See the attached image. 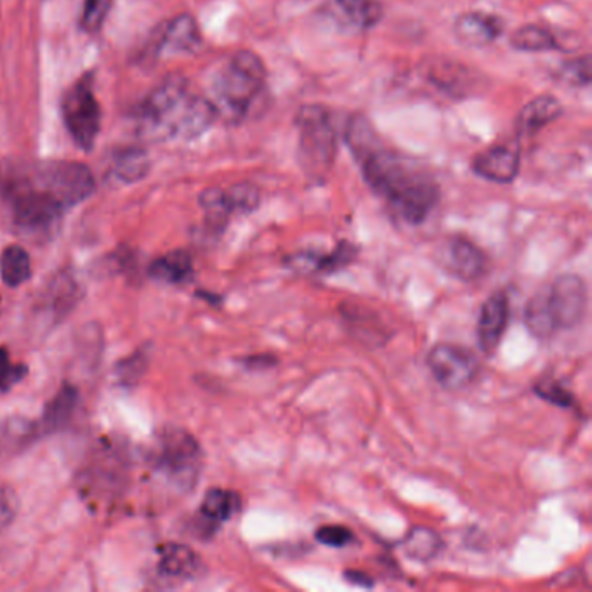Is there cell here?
I'll return each instance as SVG.
<instances>
[{
    "instance_id": "obj_6",
    "label": "cell",
    "mask_w": 592,
    "mask_h": 592,
    "mask_svg": "<svg viewBox=\"0 0 592 592\" xmlns=\"http://www.w3.org/2000/svg\"><path fill=\"white\" fill-rule=\"evenodd\" d=\"M297 155L304 172L323 179L334 167L337 157V132L329 108L306 105L297 113Z\"/></svg>"
},
{
    "instance_id": "obj_26",
    "label": "cell",
    "mask_w": 592,
    "mask_h": 592,
    "mask_svg": "<svg viewBox=\"0 0 592 592\" xmlns=\"http://www.w3.org/2000/svg\"><path fill=\"white\" fill-rule=\"evenodd\" d=\"M226 193L230 197L231 207L235 212L249 214L256 211L261 204V191L252 183H238L231 186L230 190H226Z\"/></svg>"
},
{
    "instance_id": "obj_2",
    "label": "cell",
    "mask_w": 592,
    "mask_h": 592,
    "mask_svg": "<svg viewBox=\"0 0 592 592\" xmlns=\"http://www.w3.org/2000/svg\"><path fill=\"white\" fill-rule=\"evenodd\" d=\"M346 143L362 167L367 185L384 198L408 224L428 219L440 198L433 179L414 171L395 153L382 146L374 127L362 115H355L346 127Z\"/></svg>"
},
{
    "instance_id": "obj_17",
    "label": "cell",
    "mask_w": 592,
    "mask_h": 592,
    "mask_svg": "<svg viewBox=\"0 0 592 592\" xmlns=\"http://www.w3.org/2000/svg\"><path fill=\"white\" fill-rule=\"evenodd\" d=\"M150 275L165 283H186L193 277V261L186 250H174L157 259Z\"/></svg>"
},
{
    "instance_id": "obj_9",
    "label": "cell",
    "mask_w": 592,
    "mask_h": 592,
    "mask_svg": "<svg viewBox=\"0 0 592 592\" xmlns=\"http://www.w3.org/2000/svg\"><path fill=\"white\" fill-rule=\"evenodd\" d=\"M428 367L443 388L461 389L474 381L480 363L469 349L455 344H436L429 351Z\"/></svg>"
},
{
    "instance_id": "obj_12",
    "label": "cell",
    "mask_w": 592,
    "mask_h": 592,
    "mask_svg": "<svg viewBox=\"0 0 592 592\" xmlns=\"http://www.w3.org/2000/svg\"><path fill=\"white\" fill-rule=\"evenodd\" d=\"M504 32V21L495 14L464 13L455 20L454 33L462 46L485 47L499 39Z\"/></svg>"
},
{
    "instance_id": "obj_34",
    "label": "cell",
    "mask_w": 592,
    "mask_h": 592,
    "mask_svg": "<svg viewBox=\"0 0 592 592\" xmlns=\"http://www.w3.org/2000/svg\"><path fill=\"white\" fill-rule=\"evenodd\" d=\"M355 254V247H351L349 244H341L330 256L322 257L318 261V270L334 271L337 268H343V266L353 261Z\"/></svg>"
},
{
    "instance_id": "obj_19",
    "label": "cell",
    "mask_w": 592,
    "mask_h": 592,
    "mask_svg": "<svg viewBox=\"0 0 592 592\" xmlns=\"http://www.w3.org/2000/svg\"><path fill=\"white\" fill-rule=\"evenodd\" d=\"M242 507L240 495L223 490V488H212L205 494L204 502L200 506V513L205 520L211 521L214 525L231 520Z\"/></svg>"
},
{
    "instance_id": "obj_8",
    "label": "cell",
    "mask_w": 592,
    "mask_h": 592,
    "mask_svg": "<svg viewBox=\"0 0 592 592\" xmlns=\"http://www.w3.org/2000/svg\"><path fill=\"white\" fill-rule=\"evenodd\" d=\"M66 129L75 145L91 150L99 134L101 110L93 91V75H84L63 96L61 103Z\"/></svg>"
},
{
    "instance_id": "obj_4",
    "label": "cell",
    "mask_w": 592,
    "mask_h": 592,
    "mask_svg": "<svg viewBox=\"0 0 592 592\" xmlns=\"http://www.w3.org/2000/svg\"><path fill=\"white\" fill-rule=\"evenodd\" d=\"M587 285L577 275H561L540 287L527 304L525 323L532 336L549 339L556 332L575 329L587 313Z\"/></svg>"
},
{
    "instance_id": "obj_15",
    "label": "cell",
    "mask_w": 592,
    "mask_h": 592,
    "mask_svg": "<svg viewBox=\"0 0 592 592\" xmlns=\"http://www.w3.org/2000/svg\"><path fill=\"white\" fill-rule=\"evenodd\" d=\"M450 266L464 282H474L483 275L487 259L476 245L464 237H455L448 247Z\"/></svg>"
},
{
    "instance_id": "obj_28",
    "label": "cell",
    "mask_w": 592,
    "mask_h": 592,
    "mask_svg": "<svg viewBox=\"0 0 592 592\" xmlns=\"http://www.w3.org/2000/svg\"><path fill=\"white\" fill-rule=\"evenodd\" d=\"M112 2L113 0H86L82 11V28L89 33L101 30L106 16L110 13Z\"/></svg>"
},
{
    "instance_id": "obj_11",
    "label": "cell",
    "mask_w": 592,
    "mask_h": 592,
    "mask_svg": "<svg viewBox=\"0 0 592 592\" xmlns=\"http://www.w3.org/2000/svg\"><path fill=\"white\" fill-rule=\"evenodd\" d=\"M473 171L492 183L509 185L520 174V152L509 145L492 146L474 157Z\"/></svg>"
},
{
    "instance_id": "obj_18",
    "label": "cell",
    "mask_w": 592,
    "mask_h": 592,
    "mask_svg": "<svg viewBox=\"0 0 592 592\" xmlns=\"http://www.w3.org/2000/svg\"><path fill=\"white\" fill-rule=\"evenodd\" d=\"M77 402H79L77 389L70 386V384H65L58 391V395L47 403L44 415H42V428H44V431L54 433V431L66 426V422L70 421L73 410L77 407Z\"/></svg>"
},
{
    "instance_id": "obj_35",
    "label": "cell",
    "mask_w": 592,
    "mask_h": 592,
    "mask_svg": "<svg viewBox=\"0 0 592 592\" xmlns=\"http://www.w3.org/2000/svg\"><path fill=\"white\" fill-rule=\"evenodd\" d=\"M244 363L249 367H257V365L259 367H271L275 363V358H271L270 355H259V358L252 356V358H247Z\"/></svg>"
},
{
    "instance_id": "obj_36",
    "label": "cell",
    "mask_w": 592,
    "mask_h": 592,
    "mask_svg": "<svg viewBox=\"0 0 592 592\" xmlns=\"http://www.w3.org/2000/svg\"><path fill=\"white\" fill-rule=\"evenodd\" d=\"M346 577H348V580H351V582L358 584V586L369 587L374 584L369 575H363V573L360 572H346Z\"/></svg>"
},
{
    "instance_id": "obj_30",
    "label": "cell",
    "mask_w": 592,
    "mask_h": 592,
    "mask_svg": "<svg viewBox=\"0 0 592 592\" xmlns=\"http://www.w3.org/2000/svg\"><path fill=\"white\" fill-rule=\"evenodd\" d=\"M316 540L323 544V546L330 547H346L355 540V535L349 528L343 525H325L320 527L315 533Z\"/></svg>"
},
{
    "instance_id": "obj_31",
    "label": "cell",
    "mask_w": 592,
    "mask_h": 592,
    "mask_svg": "<svg viewBox=\"0 0 592 592\" xmlns=\"http://www.w3.org/2000/svg\"><path fill=\"white\" fill-rule=\"evenodd\" d=\"M25 375H27V367L11 363L7 349L0 348V389L7 391L13 388L14 384H18Z\"/></svg>"
},
{
    "instance_id": "obj_27",
    "label": "cell",
    "mask_w": 592,
    "mask_h": 592,
    "mask_svg": "<svg viewBox=\"0 0 592 592\" xmlns=\"http://www.w3.org/2000/svg\"><path fill=\"white\" fill-rule=\"evenodd\" d=\"M150 362V353L146 349H139L136 355L125 358L117 365V377L124 386H134L145 374Z\"/></svg>"
},
{
    "instance_id": "obj_20",
    "label": "cell",
    "mask_w": 592,
    "mask_h": 592,
    "mask_svg": "<svg viewBox=\"0 0 592 592\" xmlns=\"http://www.w3.org/2000/svg\"><path fill=\"white\" fill-rule=\"evenodd\" d=\"M509 42L516 51H523V53H544V51H561L563 49L560 40L556 39V35L539 25H525V27L514 30Z\"/></svg>"
},
{
    "instance_id": "obj_24",
    "label": "cell",
    "mask_w": 592,
    "mask_h": 592,
    "mask_svg": "<svg viewBox=\"0 0 592 592\" xmlns=\"http://www.w3.org/2000/svg\"><path fill=\"white\" fill-rule=\"evenodd\" d=\"M200 205L205 212L207 223L214 230H223L230 221L231 214H235L231 207L230 197L226 190L221 188H209L200 195Z\"/></svg>"
},
{
    "instance_id": "obj_7",
    "label": "cell",
    "mask_w": 592,
    "mask_h": 592,
    "mask_svg": "<svg viewBox=\"0 0 592 592\" xmlns=\"http://www.w3.org/2000/svg\"><path fill=\"white\" fill-rule=\"evenodd\" d=\"M204 462V452L198 441L185 429H165L158 438L153 454V466L183 490L195 487Z\"/></svg>"
},
{
    "instance_id": "obj_23",
    "label": "cell",
    "mask_w": 592,
    "mask_h": 592,
    "mask_svg": "<svg viewBox=\"0 0 592 592\" xmlns=\"http://www.w3.org/2000/svg\"><path fill=\"white\" fill-rule=\"evenodd\" d=\"M403 553L417 561L433 560L441 549V537L429 528L417 527L403 540Z\"/></svg>"
},
{
    "instance_id": "obj_21",
    "label": "cell",
    "mask_w": 592,
    "mask_h": 592,
    "mask_svg": "<svg viewBox=\"0 0 592 592\" xmlns=\"http://www.w3.org/2000/svg\"><path fill=\"white\" fill-rule=\"evenodd\" d=\"M32 275V264L27 250L20 245H9L0 254V277L9 287H20Z\"/></svg>"
},
{
    "instance_id": "obj_32",
    "label": "cell",
    "mask_w": 592,
    "mask_h": 592,
    "mask_svg": "<svg viewBox=\"0 0 592 592\" xmlns=\"http://www.w3.org/2000/svg\"><path fill=\"white\" fill-rule=\"evenodd\" d=\"M535 393H537L542 400L554 403V405H558V407H572L573 405L572 393H568V391L561 386L560 382H539V384L535 386Z\"/></svg>"
},
{
    "instance_id": "obj_1",
    "label": "cell",
    "mask_w": 592,
    "mask_h": 592,
    "mask_svg": "<svg viewBox=\"0 0 592 592\" xmlns=\"http://www.w3.org/2000/svg\"><path fill=\"white\" fill-rule=\"evenodd\" d=\"M84 164L70 160H7L0 167V195L20 230L42 233L79 204L87 191Z\"/></svg>"
},
{
    "instance_id": "obj_33",
    "label": "cell",
    "mask_w": 592,
    "mask_h": 592,
    "mask_svg": "<svg viewBox=\"0 0 592 592\" xmlns=\"http://www.w3.org/2000/svg\"><path fill=\"white\" fill-rule=\"evenodd\" d=\"M16 513H18V497L14 494L13 488L6 483H0V532L13 523Z\"/></svg>"
},
{
    "instance_id": "obj_25",
    "label": "cell",
    "mask_w": 592,
    "mask_h": 592,
    "mask_svg": "<svg viewBox=\"0 0 592 592\" xmlns=\"http://www.w3.org/2000/svg\"><path fill=\"white\" fill-rule=\"evenodd\" d=\"M148 169H150L148 157L141 150H134V148H129L117 155L115 164H113L115 176L125 183H134V181L145 178Z\"/></svg>"
},
{
    "instance_id": "obj_3",
    "label": "cell",
    "mask_w": 592,
    "mask_h": 592,
    "mask_svg": "<svg viewBox=\"0 0 592 592\" xmlns=\"http://www.w3.org/2000/svg\"><path fill=\"white\" fill-rule=\"evenodd\" d=\"M218 115L216 105L191 93L185 79L171 77L139 108V131L155 141L198 138Z\"/></svg>"
},
{
    "instance_id": "obj_14",
    "label": "cell",
    "mask_w": 592,
    "mask_h": 592,
    "mask_svg": "<svg viewBox=\"0 0 592 592\" xmlns=\"http://www.w3.org/2000/svg\"><path fill=\"white\" fill-rule=\"evenodd\" d=\"M563 113V106L554 96H539L532 99L518 115V132L521 136H533L542 131L546 125L553 124L554 120L560 119Z\"/></svg>"
},
{
    "instance_id": "obj_16",
    "label": "cell",
    "mask_w": 592,
    "mask_h": 592,
    "mask_svg": "<svg viewBox=\"0 0 592 592\" xmlns=\"http://www.w3.org/2000/svg\"><path fill=\"white\" fill-rule=\"evenodd\" d=\"M200 568V560L190 547L165 544L160 549V572L172 579H190Z\"/></svg>"
},
{
    "instance_id": "obj_29",
    "label": "cell",
    "mask_w": 592,
    "mask_h": 592,
    "mask_svg": "<svg viewBox=\"0 0 592 592\" xmlns=\"http://www.w3.org/2000/svg\"><path fill=\"white\" fill-rule=\"evenodd\" d=\"M561 79L572 86H589L591 84V56H582L579 60L568 61L561 68Z\"/></svg>"
},
{
    "instance_id": "obj_22",
    "label": "cell",
    "mask_w": 592,
    "mask_h": 592,
    "mask_svg": "<svg viewBox=\"0 0 592 592\" xmlns=\"http://www.w3.org/2000/svg\"><path fill=\"white\" fill-rule=\"evenodd\" d=\"M336 6L358 30L374 28L384 16V9L377 0H336Z\"/></svg>"
},
{
    "instance_id": "obj_13",
    "label": "cell",
    "mask_w": 592,
    "mask_h": 592,
    "mask_svg": "<svg viewBox=\"0 0 592 592\" xmlns=\"http://www.w3.org/2000/svg\"><path fill=\"white\" fill-rule=\"evenodd\" d=\"M200 42L202 39L198 32L197 21L193 20L190 14H181L165 25L153 44H155V54L160 51L191 53L200 46Z\"/></svg>"
},
{
    "instance_id": "obj_10",
    "label": "cell",
    "mask_w": 592,
    "mask_h": 592,
    "mask_svg": "<svg viewBox=\"0 0 592 592\" xmlns=\"http://www.w3.org/2000/svg\"><path fill=\"white\" fill-rule=\"evenodd\" d=\"M509 322V299L504 290H497L481 306L478 318V343L483 353L494 356L506 334Z\"/></svg>"
},
{
    "instance_id": "obj_5",
    "label": "cell",
    "mask_w": 592,
    "mask_h": 592,
    "mask_svg": "<svg viewBox=\"0 0 592 592\" xmlns=\"http://www.w3.org/2000/svg\"><path fill=\"white\" fill-rule=\"evenodd\" d=\"M266 77L268 70L256 53L238 51L233 54L228 65L219 72L214 86L218 98L214 105L218 113H228L235 119L245 117L263 93Z\"/></svg>"
}]
</instances>
